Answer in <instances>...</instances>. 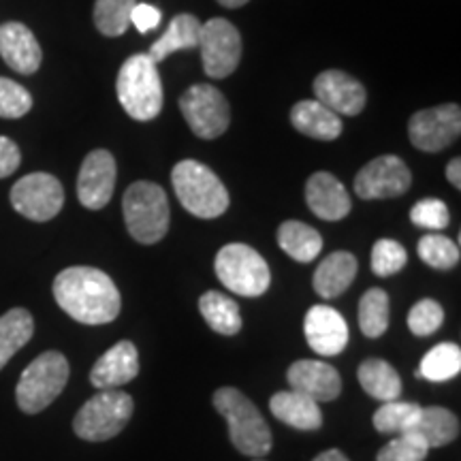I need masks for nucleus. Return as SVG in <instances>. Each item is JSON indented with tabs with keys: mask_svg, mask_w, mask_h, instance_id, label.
<instances>
[{
	"mask_svg": "<svg viewBox=\"0 0 461 461\" xmlns=\"http://www.w3.org/2000/svg\"><path fill=\"white\" fill-rule=\"evenodd\" d=\"M218 3L227 9H238V7H244L246 3H250V0H218Z\"/></svg>",
	"mask_w": 461,
	"mask_h": 461,
	"instance_id": "44",
	"label": "nucleus"
},
{
	"mask_svg": "<svg viewBox=\"0 0 461 461\" xmlns=\"http://www.w3.org/2000/svg\"><path fill=\"white\" fill-rule=\"evenodd\" d=\"M414 431L428 442L429 448L451 445L459 436V419L442 406H429L420 411L419 423Z\"/></svg>",
	"mask_w": 461,
	"mask_h": 461,
	"instance_id": "28",
	"label": "nucleus"
},
{
	"mask_svg": "<svg viewBox=\"0 0 461 461\" xmlns=\"http://www.w3.org/2000/svg\"><path fill=\"white\" fill-rule=\"evenodd\" d=\"M0 56L15 73L22 75H32L43 60L37 37L20 22H7L0 26Z\"/></svg>",
	"mask_w": 461,
	"mask_h": 461,
	"instance_id": "19",
	"label": "nucleus"
},
{
	"mask_svg": "<svg viewBox=\"0 0 461 461\" xmlns=\"http://www.w3.org/2000/svg\"><path fill=\"white\" fill-rule=\"evenodd\" d=\"M199 51L205 75L214 79L229 77L230 73H235L241 60L240 31L222 17L205 22L201 24Z\"/></svg>",
	"mask_w": 461,
	"mask_h": 461,
	"instance_id": "11",
	"label": "nucleus"
},
{
	"mask_svg": "<svg viewBox=\"0 0 461 461\" xmlns=\"http://www.w3.org/2000/svg\"><path fill=\"white\" fill-rule=\"evenodd\" d=\"M357 276V258L350 252H331L330 257L322 258L314 272V291L322 299H333L353 285Z\"/></svg>",
	"mask_w": 461,
	"mask_h": 461,
	"instance_id": "23",
	"label": "nucleus"
},
{
	"mask_svg": "<svg viewBox=\"0 0 461 461\" xmlns=\"http://www.w3.org/2000/svg\"><path fill=\"white\" fill-rule=\"evenodd\" d=\"M269 411L282 423L302 431L319 429L322 425V414L319 402L299 391H280L269 400Z\"/></svg>",
	"mask_w": 461,
	"mask_h": 461,
	"instance_id": "21",
	"label": "nucleus"
},
{
	"mask_svg": "<svg viewBox=\"0 0 461 461\" xmlns=\"http://www.w3.org/2000/svg\"><path fill=\"white\" fill-rule=\"evenodd\" d=\"M115 188V160L107 149H95L84 158L77 177L79 203L88 210H103Z\"/></svg>",
	"mask_w": 461,
	"mask_h": 461,
	"instance_id": "14",
	"label": "nucleus"
},
{
	"mask_svg": "<svg viewBox=\"0 0 461 461\" xmlns=\"http://www.w3.org/2000/svg\"><path fill=\"white\" fill-rule=\"evenodd\" d=\"M291 122L302 135L319 141H333L342 135V118L319 101H299L291 112Z\"/></svg>",
	"mask_w": 461,
	"mask_h": 461,
	"instance_id": "22",
	"label": "nucleus"
},
{
	"mask_svg": "<svg viewBox=\"0 0 461 461\" xmlns=\"http://www.w3.org/2000/svg\"><path fill=\"white\" fill-rule=\"evenodd\" d=\"M199 37H201V22L190 14L176 15L167 26L163 37L152 45L148 51V56L154 62H163L165 58L182 50H194L199 48Z\"/></svg>",
	"mask_w": 461,
	"mask_h": 461,
	"instance_id": "24",
	"label": "nucleus"
},
{
	"mask_svg": "<svg viewBox=\"0 0 461 461\" xmlns=\"http://www.w3.org/2000/svg\"><path fill=\"white\" fill-rule=\"evenodd\" d=\"M359 327L367 338H380L389 330V295L383 288H370L361 297Z\"/></svg>",
	"mask_w": 461,
	"mask_h": 461,
	"instance_id": "32",
	"label": "nucleus"
},
{
	"mask_svg": "<svg viewBox=\"0 0 461 461\" xmlns=\"http://www.w3.org/2000/svg\"><path fill=\"white\" fill-rule=\"evenodd\" d=\"M417 252L420 261L428 263L429 267L440 269V272H447V269H453L455 265L459 263V244L453 241L451 238H445V235L438 233H428L419 240Z\"/></svg>",
	"mask_w": 461,
	"mask_h": 461,
	"instance_id": "34",
	"label": "nucleus"
},
{
	"mask_svg": "<svg viewBox=\"0 0 461 461\" xmlns=\"http://www.w3.org/2000/svg\"><path fill=\"white\" fill-rule=\"evenodd\" d=\"M118 101L132 120L149 122L163 109V82L158 65L148 54H135L118 73Z\"/></svg>",
	"mask_w": 461,
	"mask_h": 461,
	"instance_id": "3",
	"label": "nucleus"
},
{
	"mask_svg": "<svg viewBox=\"0 0 461 461\" xmlns=\"http://www.w3.org/2000/svg\"><path fill=\"white\" fill-rule=\"evenodd\" d=\"M429 453L428 442L417 431L395 436L389 445L380 448L376 461H425Z\"/></svg>",
	"mask_w": 461,
	"mask_h": 461,
	"instance_id": "35",
	"label": "nucleus"
},
{
	"mask_svg": "<svg viewBox=\"0 0 461 461\" xmlns=\"http://www.w3.org/2000/svg\"><path fill=\"white\" fill-rule=\"evenodd\" d=\"M56 303L82 325H107L118 319L122 297L113 280L95 267H68L54 280Z\"/></svg>",
	"mask_w": 461,
	"mask_h": 461,
	"instance_id": "1",
	"label": "nucleus"
},
{
	"mask_svg": "<svg viewBox=\"0 0 461 461\" xmlns=\"http://www.w3.org/2000/svg\"><path fill=\"white\" fill-rule=\"evenodd\" d=\"M199 310L207 325L221 336H235L241 330L240 305L218 291H207L199 299Z\"/></svg>",
	"mask_w": 461,
	"mask_h": 461,
	"instance_id": "29",
	"label": "nucleus"
},
{
	"mask_svg": "<svg viewBox=\"0 0 461 461\" xmlns=\"http://www.w3.org/2000/svg\"><path fill=\"white\" fill-rule=\"evenodd\" d=\"M305 201L321 221L336 222L350 214V197L344 184L327 171H319L310 177L305 184Z\"/></svg>",
	"mask_w": 461,
	"mask_h": 461,
	"instance_id": "20",
	"label": "nucleus"
},
{
	"mask_svg": "<svg viewBox=\"0 0 461 461\" xmlns=\"http://www.w3.org/2000/svg\"><path fill=\"white\" fill-rule=\"evenodd\" d=\"M171 182L184 210L193 216L212 221L227 212L229 193L210 167L197 160H182L173 167Z\"/></svg>",
	"mask_w": 461,
	"mask_h": 461,
	"instance_id": "4",
	"label": "nucleus"
},
{
	"mask_svg": "<svg viewBox=\"0 0 461 461\" xmlns=\"http://www.w3.org/2000/svg\"><path fill=\"white\" fill-rule=\"evenodd\" d=\"M214 408L227 419L230 445L248 457H265L272 451V431L258 408L240 389L222 387L214 397Z\"/></svg>",
	"mask_w": 461,
	"mask_h": 461,
	"instance_id": "2",
	"label": "nucleus"
},
{
	"mask_svg": "<svg viewBox=\"0 0 461 461\" xmlns=\"http://www.w3.org/2000/svg\"><path fill=\"white\" fill-rule=\"evenodd\" d=\"M131 24L141 34H148L160 24V11L154 5L137 3L131 11Z\"/></svg>",
	"mask_w": 461,
	"mask_h": 461,
	"instance_id": "40",
	"label": "nucleus"
},
{
	"mask_svg": "<svg viewBox=\"0 0 461 461\" xmlns=\"http://www.w3.org/2000/svg\"><path fill=\"white\" fill-rule=\"evenodd\" d=\"M214 267L218 280L241 297H261L272 282L265 258L246 244L224 246L218 252Z\"/></svg>",
	"mask_w": 461,
	"mask_h": 461,
	"instance_id": "8",
	"label": "nucleus"
},
{
	"mask_svg": "<svg viewBox=\"0 0 461 461\" xmlns=\"http://www.w3.org/2000/svg\"><path fill=\"white\" fill-rule=\"evenodd\" d=\"M293 391L312 397L314 402H333L342 393V378L330 363L319 359H302L293 363L286 374Z\"/></svg>",
	"mask_w": 461,
	"mask_h": 461,
	"instance_id": "17",
	"label": "nucleus"
},
{
	"mask_svg": "<svg viewBox=\"0 0 461 461\" xmlns=\"http://www.w3.org/2000/svg\"><path fill=\"white\" fill-rule=\"evenodd\" d=\"M11 205L28 221L48 222L60 214L65 205V190L50 173H31L11 188Z\"/></svg>",
	"mask_w": 461,
	"mask_h": 461,
	"instance_id": "10",
	"label": "nucleus"
},
{
	"mask_svg": "<svg viewBox=\"0 0 461 461\" xmlns=\"http://www.w3.org/2000/svg\"><path fill=\"white\" fill-rule=\"evenodd\" d=\"M34 333L32 314L24 308H14L0 316V370L11 361L17 350L31 342Z\"/></svg>",
	"mask_w": 461,
	"mask_h": 461,
	"instance_id": "27",
	"label": "nucleus"
},
{
	"mask_svg": "<svg viewBox=\"0 0 461 461\" xmlns=\"http://www.w3.org/2000/svg\"><path fill=\"white\" fill-rule=\"evenodd\" d=\"M461 132L459 105H440L417 112L408 122V135L414 148L423 152H440L457 140Z\"/></svg>",
	"mask_w": 461,
	"mask_h": 461,
	"instance_id": "12",
	"label": "nucleus"
},
{
	"mask_svg": "<svg viewBox=\"0 0 461 461\" xmlns=\"http://www.w3.org/2000/svg\"><path fill=\"white\" fill-rule=\"evenodd\" d=\"M314 461H350V459L346 457L342 451H338V448H330V451L321 453Z\"/></svg>",
	"mask_w": 461,
	"mask_h": 461,
	"instance_id": "43",
	"label": "nucleus"
},
{
	"mask_svg": "<svg viewBox=\"0 0 461 461\" xmlns=\"http://www.w3.org/2000/svg\"><path fill=\"white\" fill-rule=\"evenodd\" d=\"M305 339L321 357H336L348 344V325L344 316L331 305H314L303 321Z\"/></svg>",
	"mask_w": 461,
	"mask_h": 461,
	"instance_id": "15",
	"label": "nucleus"
},
{
	"mask_svg": "<svg viewBox=\"0 0 461 461\" xmlns=\"http://www.w3.org/2000/svg\"><path fill=\"white\" fill-rule=\"evenodd\" d=\"M316 101L338 115H357L366 107V88L344 71H322L314 79Z\"/></svg>",
	"mask_w": 461,
	"mask_h": 461,
	"instance_id": "16",
	"label": "nucleus"
},
{
	"mask_svg": "<svg viewBox=\"0 0 461 461\" xmlns=\"http://www.w3.org/2000/svg\"><path fill=\"white\" fill-rule=\"evenodd\" d=\"M442 321H445V312L434 299H420L419 303L412 305L411 314H408V327L419 338H428L431 333H436L440 330Z\"/></svg>",
	"mask_w": 461,
	"mask_h": 461,
	"instance_id": "38",
	"label": "nucleus"
},
{
	"mask_svg": "<svg viewBox=\"0 0 461 461\" xmlns=\"http://www.w3.org/2000/svg\"><path fill=\"white\" fill-rule=\"evenodd\" d=\"M137 374H140V353H137L135 344L122 339L95 363L90 372V383L92 387L101 391L118 389L135 380Z\"/></svg>",
	"mask_w": 461,
	"mask_h": 461,
	"instance_id": "18",
	"label": "nucleus"
},
{
	"mask_svg": "<svg viewBox=\"0 0 461 461\" xmlns=\"http://www.w3.org/2000/svg\"><path fill=\"white\" fill-rule=\"evenodd\" d=\"M423 408L414 402H383V406L374 412V428L380 434H408L414 431Z\"/></svg>",
	"mask_w": 461,
	"mask_h": 461,
	"instance_id": "30",
	"label": "nucleus"
},
{
	"mask_svg": "<svg viewBox=\"0 0 461 461\" xmlns=\"http://www.w3.org/2000/svg\"><path fill=\"white\" fill-rule=\"evenodd\" d=\"M132 397L120 389H105L79 408L73 419V429L82 440H112L126 428L132 417Z\"/></svg>",
	"mask_w": 461,
	"mask_h": 461,
	"instance_id": "7",
	"label": "nucleus"
},
{
	"mask_svg": "<svg viewBox=\"0 0 461 461\" xmlns=\"http://www.w3.org/2000/svg\"><path fill=\"white\" fill-rule=\"evenodd\" d=\"M406 248L397 244L395 240H378L372 248V272L380 276V278L397 274L406 265Z\"/></svg>",
	"mask_w": 461,
	"mask_h": 461,
	"instance_id": "36",
	"label": "nucleus"
},
{
	"mask_svg": "<svg viewBox=\"0 0 461 461\" xmlns=\"http://www.w3.org/2000/svg\"><path fill=\"white\" fill-rule=\"evenodd\" d=\"M359 383L374 400L393 402L402 395V378L391 363L384 359H366L359 366Z\"/></svg>",
	"mask_w": 461,
	"mask_h": 461,
	"instance_id": "25",
	"label": "nucleus"
},
{
	"mask_svg": "<svg viewBox=\"0 0 461 461\" xmlns=\"http://www.w3.org/2000/svg\"><path fill=\"white\" fill-rule=\"evenodd\" d=\"M22 163V152L17 143L9 137H0V180L9 177L11 173L17 171Z\"/></svg>",
	"mask_w": 461,
	"mask_h": 461,
	"instance_id": "41",
	"label": "nucleus"
},
{
	"mask_svg": "<svg viewBox=\"0 0 461 461\" xmlns=\"http://www.w3.org/2000/svg\"><path fill=\"white\" fill-rule=\"evenodd\" d=\"M278 244L288 257L299 263L314 261L322 250V238L319 230L299 221H286L280 224Z\"/></svg>",
	"mask_w": 461,
	"mask_h": 461,
	"instance_id": "26",
	"label": "nucleus"
},
{
	"mask_svg": "<svg viewBox=\"0 0 461 461\" xmlns=\"http://www.w3.org/2000/svg\"><path fill=\"white\" fill-rule=\"evenodd\" d=\"M447 180L453 184L455 188H461V160L453 158L447 167Z\"/></svg>",
	"mask_w": 461,
	"mask_h": 461,
	"instance_id": "42",
	"label": "nucleus"
},
{
	"mask_svg": "<svg viewBox=\"0 0 461 461\" xmlns=\"http://www.w3.org/2000/svg\"><path fill=\"white\" fill-rule=\"evenodd\" d=\"M122 212L126 229L140 244H157L169 230V201L158 184H131L124 193Z\"/></svg>",
	"mask_w": 461,
	"mask_h": 461,
	"instance_id": "5",
	"label": "nucleus"
},
{
	"mask_svg": "<svg viewBox=\"0 0 461 461\" xmlns=\"http://www.w3.org/2000/svg\"><path fill=\"white\" fill-rule=\"evenodd\" d=\"M461 372V348L453 342L434 346L420 361L417 374L429 383H447Z\"/></svg>",
	"mask_w": 461,
	"mask_h": 461,
	"instance_id": "31",
	"label": "nucleus"
},
{
	"mask_svg": "<svg viewBox=\"0 0 461 461\" xmlns=\"http://www.w3.org/2000/svg\"><path fill=\"white\" fill-rule=\"evenodd\" d=\"M180 109L190 131L201 140L224 135L230 122V109L224 95L212 84H194L184 92Z\"/></svg>",
	"mask_w": 461,
	"mask_h": 461,
	"instance_id": "9",
	"label": "nucleus"
},
{
	"mask_svg": "<svg viewBox=\"0 0 461 461\" xmlns=\"http://www.w3.org/2000/svg\"><path fill=\"white\" fill-rule=\"evenodd\" d=\"M411 221L420 229L428 230H442L448 227L451 214L445 201L440 199H423L411 210Z\"/></svg>",
	"mask_w": 461,
	"mask_h": 461,
	"instance_id": "39",
	"label": "nucleus"
},
{
	"mask_svg": "<svg viewBox=\"0 0 461 461\" xmlns=\"http://www.w3.org/2000/svg\"><path fill=\"white\" fill-rule=\"evenodd\" d=\"M32 96L24 86L14 79L0 77V118H22L31 112Z\"/></svg>",
	"mask_w": 461,
	"mask_h": 461,
	"instance_id": "37",
	"label": "nucleus"
},
{
	"mask_svg": "<svg viewBox=\"0 0 461 461\" xmlns=\"http://www.w3.org/2000/svg\"><path fill=\"white\" fill-rule=\"evenodd\" d=\"M68 374H71V367H68L65 355L56 353V350H48V353L39 355L22 372L20 383H17L15 389L17 406L26 414L45 411L65 391Z\"/></svg>",
	"mask_w": 461,
	"mask_h": 461,
	"instance_id": "6",
	"label": "nucleus"
},
{
	"mask_svg": "<svg viewBox=\"0 0 461 461\" xmlns=\"http://www.w3.org/2000/svg\"><path fill=\"white\" fill-rule=\"evenodd\" d=\"M412 184L411 169L397 157H378L367 163L355 177V193L361 199H393Z\"/></svg>",
	"mask_w": 461,
	"mask_h": 461,
	"instance_id": "13",
	"label": "nucleus"
},
{
	"mask_svg": "<svg viewBox=\"0 0 461 461\" xmlns=\"http://www.w3.org/2000/svg\"><path fill=\"white\" fill-rule=\"evenodd\" d=\"M137 0H96L95 26L105 37H120L131 24V11Z\"/></svg>",
	"mask_w": 461,
	"mask_h": 461,
	"instance_id": "33",
	"label": "nucleus"
}]
</instances>
